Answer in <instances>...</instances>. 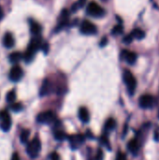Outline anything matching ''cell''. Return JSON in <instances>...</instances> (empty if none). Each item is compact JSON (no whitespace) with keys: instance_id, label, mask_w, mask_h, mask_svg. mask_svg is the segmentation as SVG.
Returning a JSON list of instances; mask_svg holds the SVG:
<instances>
[{"instance_id":"obj_1","label":"cell","mask_w":159,"mask_h":160,"mask_svg":"<svg viewBox=\"0 0 159 160\" xmlns=\"http://www.w3.org/2000/svg\"><path fill=\"white\" fill-rule=\"evenodd\" d=\"M42 39L40 38V36H37V37H34L30 42H29V45L27 47V50L26 52L23 53L22 55V58L23 60L26 62V63H29L33 60L36 52L37 50H39L41 48V45H42Z\"/></svg>"},{"instance_id":"obj_20","label":"cell","mask_w":159,"mask_h":160,"mask_svg":"<svg viewBox=\"0 0 159 160\" xmlns=\"http://www.w3.org/2000/svg\"><path fill=\"white\" fill-rule=\"evenodd\" d=\"M115 127H116V122L113 118H109L105 123V130H107V131L114 129Z\"/></svg>"},{"instance_id":"obj_6","label":"cell","mask_w":159,"mask_h":160,"mask_svg":"<svg viewBox=\"0 0 159 160\" xmlns=\"http://www.w3.org/2000/svg\"><path fill=\"white\" fill-rule=\"evenodd\" d=\"M69 23V12L67 8L62 9L59 19H58V23L55 27V32L61 31L63 28H65L67 24Z\"/></svg>"},{"instance_id":"obj_21","label":"cell","mask_w":159,"mask_h":160,"mask_svg":"<svg viewBox=\"0 0 159 160\" xmlns=\"http://www.w3.org/2000/svg\"><path fill=\"white\" fill-rule=\"evenodd\" d=\"M54 138H55L56 141L62 142V141L67 139V134L63 130H57V131L54 132Z\"/></svg>"},{"instance_id":"obj_4","label":"cell","mask_w":159,"mask_h":160,"mask_svg":"<svg viewBox=\"0 0 159 160\" xmlns=\"http://www.w3.org/2000/svg\"><path fill=\"white\" fill-rule=\"evenodd\" d=\"M41 149V143L40 141L37 138L33 139L26 146V153L31 158H36L38 157Z\"/></svg>"},{"instance_id":"obj_24","label":"cell","mask_w":159,"mask_h":160,"mask_svg":"<svg viewBox=\"0 0 159 160\" xmlns=\"http://www.w3.org/2000/svg\"><path fill=\"white\" fill-rule=\"evenodd\" d=\"M123 31H124V27H123V25H122L121 23H119V24H116V25L112 28V34L114 35V36H118V35H121V34L123 33Z\"/></svg>"},{"instance_id":"obj_15","label":"cell","mask_w":159,"mask_h":160,"mask_svg":"<svg viewBox=\"0 0 159 160\" xmlns=\"http://www.w3.org/2000/svg\"><path fill=\"white\" fill-rule=\"evenodd\" d=\"M127 149L128 151L133 154V155H137L139 150H140V142L137 139H132L128 142L127 143Z\"/></svg>"},{"instance_id":"obj_13","label":"cell","mask_w":159,"mask_h":160,"mask_svg":"<svg viewBox=\"0 0 159 160\" xmlns=\"http://www.w3.org/2000/svg\"><path fill=\"white\" fill-rule=\"evenodd\" d=\"M15 44V39L13 38V35L9 32L6 33L3 37V45L4 47L7 48V49H10L14 46Z\"/></svg>"},{"instance_id":"obj_10","label":"cell","mask_w":159,"mask_h":160,"mask_svg":"<svg viewBox=\"0 0 159 160\" xmlns=\"http://www.w3.org/2000/svg\"><path fill=\"white\" fill-rule=\"evenodd\" d=\"M139 104L142 109H151L155 104V98L152 95H142L139 99Z\"/></svg>"},{"instance_id":"obj_22","label":"cell","mask_w":159,"mask_h":160,"mask_svg":"<svg viewBox=\"0 0 159 160\" xmlns=\"http://www.w3.org/2000/svg\"><path fill=\"white\" fill-rule=\"evenodd\" d=\"M85 3H86V0H79L78 2H76V3H74V4L72 5L71 10H72L73 12H75V11L79 10L80 8H83V7H84Z\"/></svg>"},{"instance_id":"obj_28","label":"cell","mask_w":159,"mask_h":160,"mask_svg":"<svg viewBox=\"0 0 159 160\" xmlns=\"http://www.w3.org/2000/svg\"><path fill=\"white\" fill-rule=\"evenodd\" d=\"M41 50H43V52H45V53H48V52H49V44H48V42H44V43H42V45H41V48H40Z\"/></svg>"},{"instance_id":"obj_18","label":"cell","mask_w":159,"mask_h":160,"mask_svg":"<svg viewBox=\"0 0 159 160\" xmlns=\"http://www.w3.org/2000/svg\"><path fill=\"white\" fill-rule=\"evenodd\" d=\"M130 35H131V37H132L133 39L134 38H136V39H142L145 37V32L143 30L140 29V28H136V29H134L130 33Z\"/></svg>"},{"instance_id":"obj_8","label":"cell","mask_w":159,"mask_h":160,"mask_svg":"<svg viewBox=\"0 0 159 160\" xmlns=\"http://www.w3.org/2000/svg\"><path fill=\"white\" fill-rule=\"evenodd\" d=\"M54 120H55V115L52 111H46L40 112L37 117V121L40 124H51Z\"/></svg>"},{"instance_id":"obj_25","label":"cell","mask_w":159,"mask_h":160,"mask_svg":"<svg viewBox=\"0 0 159 160\" xmlns=\"http://www.w3.org/2000/svg\"><path fill=\"white\" fill-rule=\"evenodd\" d=\"M6 99H7V102H8V103H14L15 102V100H16V94H15L14 90H11L10 92H8L7 94Z\"/></svg>"},{"instance_id":"obj_14","label":"cell","mask_w":159,"mask_h":160,"mask_svg":"<svg viewBox=\"0 0 159 160\" xmlns=\"http://www.w3.org/2000/svg\"><path fill=\"white\" fill-rule=\"evenodd\" d=\"M29 24H30V32H31V34H32L34 37L40 36V33H41V31H42L41 25H40L38 22H35V21H33V20H31V21L29 22Z\"/></svg>"},{"instance_id":"obj_26","label":"cell","mask_w":159,"mask_h":160,"mask_svg":"<svg viewBox=\"0 0 159 160\" xmlns=\"http://www.w3.org/2000/svg\"><path fill=\"white\" fill-rule=\"evenodd\" d=\"M11 109H12L14 112H20V111L22 110V105L20 102H14V103H12Z\"/></svg>"},{"instance_id":"obj_16","label":"cell","mask_w":159,"mask_h":160,"mask_svg":"<svg viewBox=\"0 0 159 160\" xmlns=\"http://www.w3.org/2000/svg\"><path fill=\"white\" fill-rule=\"evenodd\" d=\"M79 117L81 119V121L84 124H87L90 121V115H89V112L85 107H82L79 110Z\"/></svg>"},{"instance_id":"obj_35","label":"cell","mask_w":159,"mask_h":160,"mask_svg":"<svg viewBox=\"0 0 159 160\" xmlns=\"http://www.w3.org/2000/svg\"><path fill=\"white\" fill-rule=\"evenodd\" d=\"M158 132H157L156 133V136H155V139H156V141H158Z\"/></svg>"},{"instance_id":"obj_23","label":"cell","mask_w":159,"mask_h":160,"mask_svg":"<svg viewBox=\"0 0 159 160\" xmlns=\"http://www.w3.org/2000/svg\"><path fill=\"white\" fill-rule=\"evenodd\" d=\"M29 135H30V132L29 130L27 129H24L21 132V135H20V141L22 143H26L27 141H28V138H29Z\"/></svg>"},{"instance_id":"obj_36","label":"cell","mask_w":159,"mask_h":160,"mask_svg":"<svg viewBox=\"0 0 159 160\" xmlns=\"http://www.w3.org/2000/svg\"><path fill=\"white\" fill-rule=\"evenodd\" d=\"M102 1H104V2H105V1H108V0H102Z\"/></svg>"},{"instance_id":"obj_11","label":"cell","mask_w":159,"mask_h":160,"mask_svg":"<svg viewBox=\"0 0 159 160\" xmlns=\"http://www.w3.org/2000/svg\"><path fill=\"white\" fill-rule=\"evenodd\" d=\"M22 75H23V71L22 68L18 65H15L10 68L8 78L11 82H18L22 79Z\"/></svg>"},{"instance_id":"obj_17","label":"cell","mask_w":159,"mask_h":160,"mask_svg":"<svg viewBox=\"0 0 159 160\" xmlns=\"http://www.w3.org/2000/svg\"><path fill=\"white\" fill-rule=\"evenodd\" d=\"M22 54L21 52H13L8 56L9 62L12 63V64H15V65L17 63H19L22 60Z\"/></svg>"},{"instance_id":"obj_2","label":"cell","mask_w":159,"mask_h":160,"mask_svg":"<svg viewBox=\"0 0 159 160\" xmlns=\"http://www.w3.org/2000/svg\"><path fill=\"white\" fill-rule=\"evenodd\" d=\"M123 79H124V82L127 85L129 95L133 96L135 94V91L137 88V80H136L135 76L132 74V72L130 70L126 69L123 74Z\"/></svg>"},{"instance_id":"obj_3","label":"cell","mask_w":159,"mask_h":160,"mask_svg":"<svg viewBox=\"0 0 159 160\" xmlns=\"http://www.w3.org/2000/svg\"><path fill=\"white\" fill-rule=\"evenodd\" d=\"M86 13L89 16H92L94 18H101L105 15L106 11L97 2L92 1L88 4V6L86 8Z\"/></svg>"},{"instance_id":"obj_34","label":"cell","mask_w":159,"mask_h":160,"mask_svg":"<svg viewBox=\"0 0 159 160\" xmlns=\"http://www.w3.org/2000/svg\"><path fill=\"white\" fill-rule=\"evenodd\" d=\"M3 16H4V10H3L2 7L0 6V20L3 18Z\"/></svg>"},{"instance_id":"obj_31","label":"cell","mask_w":159,"mask_h":160,"mask_svg":"<svg viewBox=\"0 0 159 160\" xmlns=\"http://www.w3.org/2000/svg\"><path fill=\"white\" fill-rule=\"evenodd\" d=\"M107 43H108V38H107L106 37H104V38L101 39V41H100L99 45H100V47H104V46H106V45H107Z\"/></svg>"},{"instance_id":"obj_5","label":"cell","mask_w":159,"mask_h":160,"mask_svg":"<svg viewBox=\"0 0 159 160\" xmlns=\"http://www.w3.org/2000/svg\"><path fill=\"white\" fill-rule=\"evenodd\" d=\"M80 31L83 35L91 36V35H95L97 33V28L95 23H93L92 22H90L88 20H85L81 23Z\"/></svg>"},{"instance_id":"obj_30","label":"cell","mask_w":159,"mask_h":160,"mask_svg":"<svg viewBox=\"0 0 159 160\" xmlns=\"http://www.w3.org/2000/svg\"><path fill=\"white\" fill-rule=\"evenodd\" d=\"M116 160H127V157H126L125 154H123V153L120 152V153L118 154L117 158H116Z\"/></svg>"},{"instance_id":"obj_27","label":"cell","mask_w":159,"mask_h":160,"mask_svg":"<svg viewBox=\"0 0 159 160\" xmlns=\"http://www.w3.org/2000/svg\"><path fill=\"white\" fill-rule=\"evenodd\" d=\"M100 142H101V143L103 144V145H105V146H107L109 149H110V142H109V140H108V137L106 136V135H103V136H101V138H100Z\"/></svg>"},{"instance_id":"obj_9","label":"cell","mask_w":159,"mask_h":160,"mask_svg":"<svg viewBox=\"0 0 159 160\" xmlns=\"http://www.w3.org/2000/svg\"><path fill=\"white\" fill-rule=\"evenodd\" d=\"M69 141V144L72 149H78L81 147V145L84 142L85 137L82 134H75V135H70L67 137Z\"/></svg>"},{"instance_id":"obj_7","label":"cell","mask_w":159,"mask_h":160,"mask_svg":"<svg viewBox=\"0 0 159 160\" xmlns=\"http://www.w3.org/2000/svg\"><path fill=\"white\" fill-rule=\"evenodd\" d=\"M11 128V117L7 111L0 112V128L7 132Z\"/></svg>"},{"instance_id":"obj_32","label":"cell","mask_w":159,"mask_h":160,"mask_svg":"<svg viewBox=\"0 0 159 160\" xmlns=\"http://www.w3.org/2000/svg\"><path fill=\"white\" fill-rule=\"evenodd\" d=\"M51 160H60V157L57 153H52L51 156Z\"/></svg>"},{"instance_id":"obj_19","label":"cell","mask_w":159,"mask_h":160,"mask_svg":"<svg viewBox=\"0 0 159 160\" xmlns=\"http://www.w3.org/2000/svg\"><path fill=\"white\" fill-rule=\"evenodd\" d=\"M50 87H51V84H50L49 80H44V82L41 85V88H40V96L43 97V96L48 95L50 92Z\"/></svg>"},{"instance_id":"obj_29","label":"cell","mask_w":159,"mask_h":160,"mask_svg":"<svg viewBox=\"0 0 159 160\" xmlns=\"http://www.w3.org/2000/svg\"><path fill=\"white\" fill-rule=\"evenodd\" d=\"M96 160H103V152L101 149L97 151V154L96 156Z\"/></svg>"},{"instance_id":"obj_33","label":"cell","mask_w":159,"mask_h":160,"mask_svg":"<svg viewBox=\"0 0 159 160\" xmlns=\"http://www.w3.org/2000/svg\"><path fill=\"white\" fill-rule=\"evenodd\" d=\"M11 160H20V157H19L18 153H14V154H13Z\"/></svg>"},{"instance_id":"obj_12","label":"cell","mask_w":159,"mask_h":160,"mask_svg":"<svg viewBox=\"0 0 159 160\" xmlns=\"http://www.w3.org/2000/svg\"><path fill=\"white\" fill-rule=\"evenodd\" d=\"M121 56L129 65H134L137 61V53L131 51H127V50L122 51Z\"/></svg>"}]
</instances>
